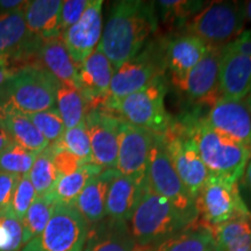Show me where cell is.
<instances>
[{
    "label": "cell",
    "mask_w": 251,
    "mask_h": 251,
    "mask_svg": "<svg viewBox=\"0 0 251 251\" xmlns=\"http://www.w3.org/2000/svg\"><path fill=\"white\" fill-rule=\"evenodd\" d=\"M158 26L155 2L121 0L112 5L98 49L117 70L135 57Z\"/></svg>",
    "instance_id": "obj_1"
},
{
    "label": "cell",
    "mask_w": 251,
    "mask_h": 251,
    "mask_svg": "<svg viewBox=\"0 0 251 251\" xmlns=\"http://www.w3.org/2000/svg\"><path fill=\"white\" fill-rule=\"evenodd\" d=\"M185 125L209 175L234 183L242 179L251 158V150L248 147L212 128L203 118Z\"/></svg>",
    "instance_id": "obj_2"
},
{
    "label": "cell",
    "mask_w": 251,
    "mask_h": 251,
    "mask_svg": "<svg viewBox=\"0 0 251 251\" xmlns=\"http://www.w3.org/2000/svg\"><path fill=\"white\" fill-rule=\"evenodd\" d=\"M196 221V220H194ZM191 221L170 201L158 196L146 183L128 225L139 247H157Z\"/></svg>",
    "instance_id": "obj_3"
},
{
    "label": "cell",
    "mask_w": 251,
    "mask_h": 251,
    "mask_svg": "<svg viewBox=\"0 0 251 251\" xmlns=\"http://www.w3.org/2000/svg\"><path fill=\"white\" fill-rule=\"evenodd\" d=\"M58 81L35 64L20 67L0 87V111L25 115L54 108Z\"/></svg>",
    "instance_id": "obj_4"
},
{
    "label": "cell",
    "mask_w": 251,
    "mask_h": 251,
    "mask_svg": "<svg viewBox=\"0 0 251 251\" xmlns=\"http://www.w3.org/2000/svg\"><path fill=\"white\" fill-rule=\"evenodd\" d=\"M166 92L168 86L164 76H161L143 90L124 97L117 101L107 102L103 109L114 113L135 127L163 135L174 124L165 108Z\"/></svg>",
    "instance_id": "obj_5"
},
{
    "label": "cell",
    "mask_w": 251,
    "mask_h": 251,
    "mask_svg": "<svg viewBox=\"0 0 251 251\" xmlns=\"http://www.w3.org/2000/svg\"><path fill=\"white\" fill-rule=\"evenodd\" d=\"M246 20L240 1L208 2L185 25V33L201 39L208 46L224 48L244 30Z\"/></svg>",
    "instance_id": "obj_6"
},
{
    "label": "cell",
    "mask_w": 251,
    "mask_h": 251,
    "mask_svg": "<svg viewBox=\"0 0 251 251\" xmlns=\"http://www.w3.org/2000/svg\"><path fill=\"white\" fill-rule=\"evenodd\" d=\"M89 224L74 205L57 202L42 233L21 251H83Z\"/></svg>",
    "instance_id": "obj_7"
},
{
    "label": "cell",
    "mask_w": 251,
    "mask_h": 251,
    "mask_svg": "<svg viewBox=\"0 0 251 251\" xmlns=\"http://www.w3.org/2000/svg\"><path fill=\"white\" fill-rule=\"evenodd\" d=\"M147 183L153 192L170 201L191 221L198 219L194 199L176 172L166 151L163 135H153L150 150Z\"/></svg>",
    "instance_id": "obj_8"
},
{
    "label": "cell",
    "mask_w": 251,
    "mask_h": 251,
    "mask_svg": "<svg viewBox=\"0 0 251 251\" xmlns=\"http://www.w3.org/2000/svg\"><path fill=\"white\" fill-rule=\"evenodd\" d=\"M194 205L198 220L211 229L250 213L238 183L212 175L197 194Z\"/></svg>",
    "instance_id": "obj_9"
},
{
    "label": "cell",
    "mask_w": 251,
    "mask_h": 251,
    "mask_svg": "<svg viewBox=\"0 0 251 251\" xmlns=\"http://www.w3.org/2000/svg\"><path fill=\"white\" fill-rule=\"evenodd\" d=\"M165 70L163 59V46L149 43L129 61H127L113 74L107 102L129 96L143 90L157 78L163 76ZM105 103V105H106Z\"/></svg>",
    "instance_id": "obj_10"
},
{
    "label": "cell",
    "mask_w": 251,
    "mask_h": 251,
    "mask_svg": "<svg viewBox=\"0 0 251 251\" xmlns=\"http://www.w3.org/2000/svg\"><path fill=\"white\" fill-rule=\"evenodd\" d=\"M163 140L176 172L196 199L211 175L203 164L186 125L172 124L170 129L163 134Z\"/></svg>",
    "instance_id": "obj_11"
},
{
    "label": "cell",
    "mask_w": 251,
    "mask_h": 251,
    "mask_svg": "<svg viewBox=\"0 0 251 251\" xmlns=\"http://www.w3.org/2000/svg\"><path fill=\"white\" fill-rule=\"evenodd\" d=\"M42 41L31 35L25 21L24 8L0 13V64L29 65L35 59Z\"/></svg>",
    "instance_id": "obj_12"
},
{
    "label": "cell",
    "mask_w": 251,
    "mask_h": 251,
    "mask_svg": "<svg viewBox=\"0 0 251 251\" xmlns=\"http://www.w3.org/2000/svg\"><path fill=\"white\" fill-rule=\"evenodd\" d=\"M121 122V118L107 109L92 108L86 113L92 162L103 170H115Z\"/></svg>",
    "instance_id": "obj_13"
},
{
    "label": "cell",
    "mask_w": 251,
    "mask_h": 251,
    "mask_svg": "<svg viewBox=\"0 0 251 251\" xmlns=\"http://www.w3.org/2000/svg\"><path fill=\"white\" fill-rule=\"evenodd\" d=\"M222 48L209 46L205 56L190 72L183 77H171L178 90L196 102L211 106L219 97L220 63Z\"/></svg>",
    "instance_id": "obj_14"
},
{
    "label": "cell",
    "mask_w": 251,
    "mask_h": 251,
    "mask_svg": "<svg viewBox=\"0 0 251 251\" xmlns=\"http://www.w3.org/2000/svg\"><path fill=\"white\" fill-rule=\"evenodd\" d=\"M153 133L135 127L122 120L119 134V147L115 170L140 181L147 180L149 155L153 142Z\"/></svg>",
    "instance_id": "obj_15"
},
{
    "label": "cell",
    "mask_w": 251,
    "mask_h": 251,
    "mask_svg": "<svg viewBox=\"0 0 251 251\" xmlns=\"http://www.w3.org/2000/svg\"><path fill=\"white\" fill-rule=\"evenodd\" d=\"M102 0H90L77 24L64 30L61 40L79 67L98 47L102 35Z\"/></svg>",
    "instance_id": "obj_16"
},
{
    "label": "cell",
    "mask_w": 251,
    "mask_h": 251,
    "mask_svg": "<svg viewBox=\"0 0 251 251\" xmlns=\"http://www.w3.org/2000/svg\"><path fill=\"white\" fill-rule=\"evenodd\" d=\"M114 69L111 62L98 49L79 65L78 89L80 90L87 107L103 108L109 96V87Z\"/></svg>",
    "instance_id": "obj_17"
},
{
    "label": "cell",
    "mask_w": 251,
    "mask_h": 251,
    "mask_svg": "<svg viewBox=\"0 0 251 251\" xmlns=\"http://www.w3.org/2000/svg\"><path fill=\"white\" fill-rule=\"evenodd\" d=\"M203 119L212 128L251 150V114L243 101L219 97Z\"/></svg>",
    "instance_id": "obj_18"
},
{
    "label": "cell",
    "mask_w": 251,
    "mask_h": 251,
    "mask_svg": "<svg viewBox=\"0 0 251 251\" xmlns=\"http://www.w3.org/2000/svg\"><path fill=\"white\" fill-rule=\"evenodd\" d=\"M165 69L171 77H183L201 61L209 46L192 34L184 33L162 43Z\"/></svg>",
    "instance_id": "obj_19"
},
{
    "label": "cell",
    "mask_w": 251,
    "mask_h": 251,
    "mask_svg": "<svg viewBox=\"0 0 251 251\" xmlns=\"http://www.w3.org/2000/svg\"><path fill=\"white\" fill-rule=\"evenodd\" d=\"M224 98L243 101L251 91V55H238L222 50L219 78Z\"/></svg>",
    "instance_id": "obj_20"
},
{
    "label": "cell",
    "mask_w": 251,
    "mask_h": 251,
    "mask_svg": "<svg viewBox=\"0 0 251 251\" xmlns=\"http://www.w3.org/2000/svg\"><path fill=\"white\" fill-rule=\"evenodd\" d=\"M136 247L129 225L106 216L89 226L83 251H133Z\"/></svg>",
    "instance_id": "obj_21"
},
{
    "label": "cell",
    "mask_w": 251,
    "mask_h": 251,
    "mask_svg": "<svg viewBox=\"0 0 251 251\" xmlns=\"http://www.w3.org/2000/svg\"><path fill=\"white\" fill-rule=\"evenodd\" d=\"M146 183L147 180L140 181L115 172L108 187L106 216L119 221H129Z\"/></svg>",
    "instance_id": "obj_22"
},
{
    "label": "cell",
    "mask_w": 251,
    "mask_h": 251,
    "mask_svg": "<svg viewBox=\"0 0 251 251\" xmlns=\"http://www.w3.org/2000/svg\"><path fill=\"white\" fill-rule=\"evenodd\" d=\"M34 64L49 72L58 83L78 87L79 67L72 61L67 47L61 39L41 43Z\"/></svg>",
    "instance_id": "obj_23"
},
{
    "label": "cell",
    "mask_w": 251,
    "mask_h": 251,
    "mask_svg": "<svg viewBox=\"0 0 251 251\" xmlns=\"http://www.w3.org/2000/svg\"><path fill=\"white\" fill-rule=\"evenodd\" d=\"M61 0H34L24 7L25 21L31 35L45 41L61 39Z\"/></svg>",
    "instance_id": "obj_24"
},
{
    "label": "cell",
    "mask_w": 251,
    "mask_h": 251,
    "mask_svg": "<svg viewBox=\"0 0 251 251\" xmlns=\"http://www.w3.org/2000/svg\"><path fill=\"white\" fill-rule=\"evenodd\" d=\"M115 172L117 170H102L94 176L75 200L74 206L89 226L98 224L106 218V199Z\"/></svg>",
    "instance_id": "obj_25"
},
{
    "label": "cell",
    "mask_w": 251,
    "mask_h": 251,
    "mask_svg": "<svg viewBox=\"0 0 251 251\" xmlns=\"http://www.w3.org/2000/svg\"><path fill=\"white\" fill-rule=\"evenodd\" d=\"M152 251H215L212 229L197 219L159 243Z\"/></svg>",
    "instance_id": "obj_26"
},
{
    "label": "cell",
    "mask_w": 251,
    "mask_h": 251,
    "mask_svg": "<svg viewBox=\"0 0 251 251\" xmlns=\"http://www.w3.org/2000/svg\"><path fill=\"white\" fill-rule=\"evenodd\" d=\"M0 122L11 136L12 141L36 153L49 147V142L36 129L27 115L14 111H0Z\"/></svg>",
    "instance_id": "obj_27"
},
{
    "label": "cell",
    "mask_w": 251,
    "mask_h": 251,
    "mask_svg": "<svg viewBox=\"0 0 251 251\" xmlns=\"http://www.w3.org/2000/svg\"><path fill=\"white\" fill-rule=\"evenodd\" d=\"M215 251H247L251 248V212L212 228Z\"/></svg>",
    "instance_id": "obj_28"
},
{
    "label": "cell",
    "mask_w": 251,
    "mask_h": 251,
    "mask_svg": "<svg viewBox=\"0 0 251 251\" xmlns=\"http://www.w3.org/2000/svg\"><path fill=\"white\" fill-rule=\"evenodd\" d=\"M56 108L61 115L65 129L76 127L85 120L89 111L86 100L84 99L80 90L68 84H58L56 92Z\"/></svg>",
    "instance_id": "obj_29"
},
{
    "label": "cell",
    "mask_w": 251,
    "mask_h": 251,
    "mask_svg": "<svg viewBox=\"0 0 251 251\" xmlns=\"http://www.w3.org/2000/svg\"><path fill=\"white\" fill-rule=\"evenodd\" d=\"M102 170L103 169L93 163H87L70 175L58 177L51 191L52 197L57 202L74 205L75 200L81 193L87 183Z\"/></svg>",
    "instance_id": "obj_30"
},
{
    "label": "cell",
    "mask_w": 251,
    "mask_h": 251,
    "mask_svg": "<svg viewBox=\"0 0 251 251\" xmlns=\"http://www.w3.org/2000/svg\"><path fill=\"white\" fill-rule=\"evenodd\" d=\"M56 203L57 201L51 193L45 194V196H37L35 198V200L31 203L29 209L23 219L24 246H26L29 241L42 233V230L46 228L50 218H51Z\"/></svg>",
    "instance_id": "obj_31"
},
{
    "label": "cell",
    "mask_w": 251,
    "mask_h": 251,
    "mask_svg": "<svg viewBox=\"0 0 251 251\" xmlns=\"http://www.w3.org/2000/svg\"><path fill=\"white\" fill-rule=\"evenodd\" d=\"M206 1L197 0H161L155 2L158 19L170 28H184L188 21L205 6Z\"/></svg>",
    "instance_id": "obj_32"
},
{
    "label": "cell",
    "mask_w": 251,
    "mask_h": 251,
    "mask_svg": "<svg viewBox=\"0 0 251 251\" xmlns=\"http://www.w3.org/2000/svg\"><path fill=\"white\" fill-rule=\"evenodd\" d=\"M28 177L35 188L37 196L51 193L58 179V174L52 161V147L50 144L48 148L37 155Z\"/></svg>",
    "instance_id": "obj_33"
},
{
    "label": "cell",
    "mask_w": 251,
    "mask_h": 251,
    "mask_svg": "<svg viewBox=\"0 0 251 251\" xmlns=\"http://www.w3.org/2000/svg\"><path fill=\"white\" fill-rule=\"evenodd\" d=\"M39 153L12 143L0 153V171L23 177L29 174Z\"/></svg>",
    "instance_id": "obj_34"
},
{
    "label": "cell",
    "mask_w": 251,
    "mask_h": 251,
    "mask_svg": "<svg viewBox=\"0 0 251 251\" xmlns=\"http://www.w3.org/2000/svg\"><path fill=\"white\" fill-rule=\"evenodd\" d=\"M23 247V221L9 207L0 213V251H21Z\"/></svg>",
    "instance_id": "obj_35"
},
{
    "label": "cell",
    "mask_w": 251,
    "mask_h": 251,
    "mask_svg": "<svg viewBox=\"0 0 251 251\" xmlns=\"http://www.w3.org/2000/svg\"><path fill=\"white\" fill-rule=\"evenodd\" d=\"M58 146L76 155L84 163L92 162V150H91V143L89 133H87L85 120L81 121L76 127L65 129L62 139L56 142Z\"/></svg>",
    "instance_id": "obj_36"
},
{
    "label": "cell",
    "mask_w": 251,
    "mask_h": 251,
    "mask_svg": "<svg viewBox=\"0 0 251 251\" xmlns=\"http://www.w3.org/2000/svg\"><path fill=\"white\" fill-rule=\"evenodd\" d=\"M27 117L49 144H54L62 139L65 131V126L56 107L34 113Z\"/></svg>",
    "instance_id": "obj_37"
},
{
    "label": "cell",
    "mask_w": 251,
    "mask_h": 251,
    "mask_svg": "<svg viewBox=\"0 0 251 251\" xmlns=\"http://www.w3.org/2000/svg\"><path fill=\"white\" fill-rule=\"evenodd\" d=\"M37 194L35 192L33 184L28 177V175L20 177L15 185V190L13 194V199H12L11 208L17 215V218L23 221V219L26 215V213L29 207L31 206Z\"/></svg>",
    "instance_id": "obj_38"
},
{
    "label": "cell",
    "mask_w": 251,
    "mask_h": 251,
    "mask_svg": "<svg viewBox=\"0 0 251 251\" xmlns=\"http://www.w3.org/2000/svg\"><path fill=\"white\" fill-rule=\"evenodd\" d=\"M50 146L52 147V161H54L58 177L70 175L80 169L84 164H86L80 158H78L76 155L58 146L57 143L50 144Z\"/></svg>",
    "instance_id": "obj_39"
},
{
    "label": "cell",
    "mask_w": 251,
    "mask_h": 251,
    "mask_svg": "<svg viewBox=\"0 0 251 251\" xmlns=\"http://www.w3.org/2000/svg\"><path fill=\"white\" fill-rule=\"evenodd\" d=\"M89 2L90 0H67V1H62L61 13H59L62 33L79 21L81 15L84 14L87 6H89Z\"/></svg>",
    "instance_id": "obj_40"
},
{
    "label": "cell",
    "mask_w": 251,
    "mask_h": 251,
    "mask_svg": "<svg viewBox=\"0 0 251 251\" xmlns=\"http://www.w3.org/2000/svg\"><path fill=\"white\" fill-rule=\"evenodd\" d=\"M19 179H20L19 176L0 171V213L11 207L15 185Z\"/></svg>",
    "instance_id": "obj_41"
},
{
    "label": "cell",
    "mask_w": 251,
    "mask_h": 251,
    "mask_svg": "<svg viewBox=\"0 0 251 251\" xmlns=\"http://www.w3.org/2000/svg\"><path fill=\"white\" fill-rule=\"evenodd\" d=\"M225 52L238 55H251V29H244L236 39L222 48Z\"/></svg>",
    "instance_id": "obj_42"
},
{
    "label": "cell",
    "mask_w": 251,
    "mask_h": 251,
    "mask_svg": "<svg viewBox=\"0 0 251 251\" xmlns=\"http://www.w3.org/2000/svg\"><path fill=\"white\" fill-rule=\"evenodd\" d=\"M27 1H21V0H0V13H6V12H13L17 9L24 8Z\"/></svg>",
    "instance_id": "obj_43"
},
{
    "label": "cell",
    "mask_w": 251,
    "mask_h": 251,
    "mask_svg": "<svg viewBox=\"0 0 251 251\" xmlns=\"http://www.w3.org/2000/svg\"><path fill=\"white\" fill-rule=\"evenodd\" d=\"M19 68L13 67H6V65H0V87L7 81L9 78L14 75V72L18 70Z\"/></svg>",
    "instance_id": "obj_44"
},
{
    "label": "cell",
    "mask_w": 251,
    "mask_h": 251,
    "mask_svg": "<svg viewBox=\"0 0 251 251\" xmlns=\"http://www.w3.org/2000/svg\"><path fill=\"white\" fill-rule=\"evenodd\" d=\"M12 143H13V141H12L11 136H9V134L7 133V130L5 129L1 122H0V153L4 151L9 144Z\"/></svg>",
    "instance_id": "obj_45"
},
{
    "label": "cell",
    "mask_w": 251,
    "mask_h": 251,
    "mask_svg": "<svg viewBox=\"0 0 251 251\" xmlns=\"http://www.w3.org/2000/svg\"><path fill=\"white\" fill-rule=\"evenodd\" d=\"M244 186L247 187V190L251 193V158L248 162V165L246 168V171H244L243 177H242Z\"/></svg>",
    "instance_id": "obj_46"
},
{
    "label": "cell",
    "mask_w": 251,
    "mask_h": 251,
    "mask_svg": "<svg viewBox=\"0 0 251 251\" xmlns=\"http://www.w3.org/2000/svg\"><path fill=\"white\" fill-rule=\"evenodd\" d=\"M241 4H242V11H243L246 24L247 23L251 24V0H248V1H242Z\"/></svg>",
    "instance_id": "obj_47"
},
{
    "label": "cell",
    "mask_w": 251,
    "mask_h": 251,
    "mask_svg": "<svg viewBox=\"0 0 251 251\" xmlns=\"http://www.w3.org/2000/svg\"><path fill=\"white\" fill-rule=\"evenodd\" d=\"M243 102H244V105H246V107L248 108V111H249L251 114V91H250V93L246 97V98H244Z\"/></svg>",
    "instance_id": "obj_48"
},
{
    "label": "cell",
    "mask_w": 251,
    "mask_h": 251,
    "mask_svg": "<svg viewBox=\"0 0 251 251\" xmlns=\"http://www.w3.org/2000/svg\"><path fill=\"white\" fill-rule=\"evenodd\" d=\"M133 251H151V249H150V248H147V247H139V246H136Z\"/></svg>",
    "instance_id": "obj_49"
},
{
    "label": "cell",
    "mask_w": 251,
    "mask_h": 251,
    "mask_svg": "<svg viewBox=\"0 0 251 251\" xmlns=\"http://www.w3.org/2000/svg\"><path fill=\"white\" fill-rule=\"evenodd\" d=\"M247 251H251V248H250V249H249V250H247Z\"/></svg>",
    "instance_id": "obj_50"
},
{
    "label": "cell",
    "mask_w": 251,
    "mask_h": 251,
    "mask_svg": "<svg viewBox=\"0 0 251 251\" xmlns=\"http://www.w3.org/2000/svg\"><path fill=\"white\" fill-rule=\"evenodd\" d=\"M0 65H1V64H0Z\"/></svg>",
    "instance_id": "obj_51"
}]
</instances>
